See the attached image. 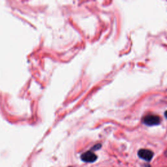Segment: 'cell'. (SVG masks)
I'll return each mask as SVG.
<instances>
[{
  "label": "cell",
  "mask_w": 167,
  "mask_h": 167,
  "mask_svg": "<svg viewBox=\"0 0 167 167\" xmlns=\"http://www.w3.org/2000/svg\"><path fill=\"white\" fill-rule=\"evenodd\" d=\"M165 155L167 156V149L166 150V152H165Z\"/></svg>",
  "instance_id": "8992f818"
},
{
  "label": "cell",
  "mask_w": 167,
  "mask_h": 167,
  "mask_svg": "<svg viewBox=\"0 0 167 167\" xmlns=\"http://www.w3.org/2000/svg\"><path fill=\"white\" fill-rule=\"evenodd\" d=\"M145 167H151V166H150L149 165H146V166H145Z\"/></svg>",
  "instance_id": "52a82bcc"
},
{
  "label": "cell",
  "mask_w": 167,
  "mask_h": 167,
  "mask_svg": "<svg viewBox=\"0 0 167 167\" xmlns=\"http://www.w3.org/2000/svg\"><path fill=\"white\" fill-rule=\"evenodd\" d=\"M70 167H71V166H70Z\"/></svg>",
  "instance_id": "ba28073f"
},
{
  "label": "cell",
  "mask_w": 167,
  "mask_h": 167,
  "mask_svg": "<svg viewBox=\"0 0 167 167\" xmlns=\"http://www.w3.org/2000/svg\"><path fill=\"white\" fill-rule=\"evenodd\" d=\"M164 116H165L166 118H167V111H166V112H165V113H164Z\"/></svg>",
  "instance_id": "5b68a950"
},
{
  "label": "cell",
  "mask_w": 167,
  "mask_h": 167,
  "mask_svg": "<svg viewBox=\"0 0 167 167\" xmlns=\"http://www.w3.org/2000/svg\"><path fill=\"white\" fill-rule=\"evenodd\" d=\"M101 148V144H97L95 145V146L92 148V149H91V150H92V151H94V150H95H95H98V149H99Z\"/></svg>",
  "instance_id": "277c9868"
},
{
  "label": "cell",
  "mask_w": 167,
  "mask_h": 167,
  "mask_svg": "<svg viewBox=\"0 0 167 167\" xmlns=\"http://www.w3.org/2000/svg\"><path fill=\"white\" fill-rule=\"evenodd\" d=\"M81 159L84 162H86V163H94L95 162L97 159V156L91 151H88L85 153H84L81 155Z\"/></svg>",
  "instance_id": "3957f363"
},
{
  "label": "cell",
  "mask_w": 167,
  "mask_h": 167,
  "mask_svg": "<svg viewBox=\"0 0 167 167\" xmlns=\"http://www.w3.org/2000/svg\"><path fill=\"white\" fill-rule=\"evenodd\" d=\"M143 123L148 126H153L159 124L161 123V118L158 116L148 115L144 118Z\"/></svg>",
  "instance_id": "6da1fadb"
},
{
  "label": "cell",
  "mask_w": 167,
  "mask_h": 167,
  "mask_svg": "<svg viewBox=\"0 0 167 167\" xmlns=\"http://www.w3.org/2000/svg\"><path fill=\"white\" fill-rule=\"evenodd\" d=\"M138 155L140 158L143 159L147 161H149L152 159L154 157V152L149 149H141L138 152Z\"/></svg>",
  "instance_id": "7a4b0ae2"
}]
</instances>
